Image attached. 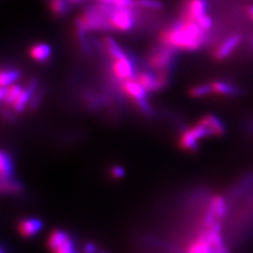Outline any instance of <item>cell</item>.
<instances>
[{
	"label": "cell",
	"mask_w": 253,
	"mask_h": 253,
	"mask_svg": "<svg viewBox=\"0 0 253 253\" xmlns=\"http://www.w3.org/2000/svg\"><path fill=\"white\" fill-rule=\"evenodd\" d=\"M208 31L196 21L181 18L167 27L160 35V42L176 50L197 51L208 42Z\"/></svg>",
	"instance_id": "1"
},
{
	"label": "cell",
	"mask_w": 253,
	"mask_h": 253,
	"mask_svg": "<svg viewBox=\"0 0 253 253\" xmlns=\"http://www.w3.org/2000/svg\"><path fill=\"white\" fill-rule=\"evenodd\" d=\"M76 27L84 31H109L114 30L109 17L100 13L92 5L75 20Z\"/></svg>",
	"instance_id": "2"
},
{
	"label": "cell",
	"mask_w": 253,
	"mask_h": 253,
	"mask_svg": "<svg viewBox=\"0 0 253 253\" xmlns=\"http://www.w3.org/2000/svg\"><path fill=\"white\" fill-rule=\"evenodd\" d=\"M176 49L170 46L162 44L155 47L147 57V62L150 68L159 73H167L172 68L175 62Z\"/></svg>",
	"instance_id": "3"
},
{
	"label": "cell",
	"mask_w": 253,
	"mask_h": 253,
	"mask_svg": "<svg viewBox=\"0 0 253 253\" xmlns=\"http://www.w3.org/2000/svg\"><path fill=\"white\" fill-rule=\"evenodd\" d=\"M136 17L135 8H118L115 6L109 20L114 30L126 32L135 26Z\"/></svg>",
	"instance_id": "4"
},
{
	"label": "cell",
	"mask_w": 253,
	"mask_h": 253,
	"mask_svg": "<svg viewBox=\"0 0 253 253\" xmlns=\"http://www.w3.org/2000/svg\"><path fill=\"white\" fill-rule=\"evenodd\" d=\"M167 73H153L150 72H142L138 73L136 80L147 92H158L162 90L167 84Z\"/></svg>",
	"instance_id": "5"
},
{
	"label": "cell",
	"mask_w": 253,
	"mask_h": 253,
	"mask_svg": "<svg viewBox=\"0 0 253 253\" xmlns=\"http://www.w3.org/2000/svg\"><path fill=\"white\" fill-rule=\"evenodd\" d=\"M242 42L240 34H233L228 37L214 52V56L218 61H223L234 54Z\"/></svg>",
	"instance_id": "6"
},
{
	"label": "cell",
	"mask_w": 253,
	"mask_h": 253,
	"mask_svg": "<svg viewBox=\"0 0 253 253\" xmlns=\"http://www.w3.org/2000/svg\"><path fill=\"white\" fill-rule=\"evenodd\" d=\"M208 8L206 0H189L184 5L181 18L197 21L207 14Z\"/></svg>",
	"instance_id": "7"
},
{
	"label": "cell",
	"mask_w": 253,
	"mask_h": 253,
	"mask_svg": "<svg viewBox=\"0 0 253 253\" xmlns=\"http://www.w3.org/2000/svg\"><path fill=\"white\" fill-rule=\"evenodd\" d=\"M113 73L120 82L133 79L135 76L133 63L127 56L123 59L114 60Z\"/></svg>",
	"instance_id": "8"
},
{
	"label": "cell",
	"mask_w": 253,
	"mask_h": 253,
	"mask_svg": "<svg viewBox=\"0 0 253 253\" xmlns=\"http://www.w3.org/2000/svg\"><path fill=\"white\" fill-rule=\"evenodd\" d=\"M120 87H121V90L123 91L126 96L135 100L136 102L146 99L147 91L145 90L137 80L129 79L126 81H122Z\"/></svg>",
	"instance_id": "9"
},
{
	"label": "cell",
	"mask_w": 253,
	"mask_h": 253,
	"mask_svg": "<svg viewBox=\"0 0 253 253\" xmlns=\"http://www.w3.org/2000/svg\"><path fill=\"white\" fill-rule=\"evenodd\" d=\"M37 85H38V82L36 79H31L26 88H24V90L22 92V94L20 95L18 100L15 101V103L13 104V109L16 113H22L25 108L27 107V103L32 100L34 94L36 92Z\"/></svg>",
	"instance_id": "10"
},
{
	"label": "cell",
	"mask_w": 253,
	"mask_h": 253,
	"mask_svg": "<svg viewBox=\"0 0 253 253\" xmlns=\"http://www.w3.org/2000/svg\"><path fill=\"white\" fill-rule=\"evenodd\" d=\"M212 84L214 93L223 97H239L242 95L243 90L234 84L227 81H215Z\"/></svg>",
	"instance_id": "11"
},
{
	"label": "cell",
	"mask_w": 253,
	"mask_h": 253,
	"mask_svg": "<svg viewBox=\"0 0 253 253\" xmlns=\"http://www.w3.org/2000/svg\"><path fill=\"white\" fill-rule=\"evenodd\" d=\"M43 227V222L39 218L23 219L19 223V232L25 237H32L36 235Z\"/></svg>",
	"instance_id": "12"
},
{
	"label": "cell",
	"mask_w": 253,
	"mask_h": 253,
	"mask_svg": "<svg viewBox=\"0 0 253 253\" xmlns=\"http://www.w3.org/2000/svg\"><path fill=\"white\" fill-rule=\"evenodd\" d=\"M29 54L37 62H46L52 55V48L45 43H39L31 47Z\"/></svg>",
	"instance_id": "13"
},
{
	"label": "cell",
	"mask_w": 253,
	"mask_h": 253,
	"mask_svg": "<svg viewBox=\"0 0 253 253\" xmlns=\"http://www.w3.org/2000/svg\"><path fill=\"white\" fill-rule=\"evenodd\" d=\"M0 174L1 181L9 180L13 175V163L9 154L2 150L0 156Z\"/></svg>",
	"instance_id": "14"
},
{
	"label": "cell",
	"mask_w": 253,
	"mask_h": 253,
	"mask_svg": "<svg viewBox=\"0 0 253 253\" xmlns=\"http://www.w3.org/2000/svg\"><path fill=\"white\" fill-rule=\"evenodd\" d=\"M103 43L106 52L114 60H119L126 57V53L121 49V47L118 45V42L112 37H105L103 39Z\"/></svg>",
	"instance_id": "15"
},
{
	"label": "cell",
	"mask_w": 253,
	"mask_h": 253,
	"mask_svg": "<svg viewBox=\"0 0 253 253\" xmlns=\"http://www.w3.org/2000/svg\"><path fill=\"white\" fill-rule=\"evenodd\" d=\"M204 120L207 122L209 127L212 129L215 136H224L226 133V126L222 119L217 115L209 114L204 117Z\"/></svg>",
	"instance_id": "16"
},
{
	"label": "cell",
	"mask_w": 253,
	"mask_h": 253,
	"mask_svg": "<svg viewBox=\"0 0 253 253\" xmlns=\"http://www.w3.org/2000/svg\"><path fill=\"white\" fill-rule=\"evenodd\" d=\"M181 148L184 150L195 152L199 149V140L191 133L190 129L183 132L180 137Z\"/></svg>",
	"instance_id": "17"
},
{
	"label": "cell",
	"mask_w": 253,
	"mask_h": 253,
	"mask_svg": "<svg viewBox=\"0 0 253 253\" xmlns=\"http://www.w3.org/2000/svg\"><path fill=\"white\" fill-rule=\"evenodd\" d=\"M72 5L68 0H51L50 9L54 16L61 17L69 12Z\"/></svg>",
	"instance_id": "18"
},
{
	"label": "cell",
	"mask_w": 253,
	"mask_h": 253,
	"mask_svg": "<svg viewBox=\"0 0 253 253\" xmlns=\"http://www.w3.org/2000/svg\"><path fill=\"white\" fill-rule=\"evenodd\" d=\"M69 237V235L62 230H54L48 239V247L54 252L56 248H58Z\"/></svg>",
	"instance_id": "19"
},
{
	"label": "cell",
	"mask_w": 253,
	"mask_h": 253,
	"mask_svg": "<svg viewBox=\"0 0 253 253\" xmlns=\"http://www.w3.org/2000/svg\"><path fill=\"white\" fill-rule=\"evenodd\" d=\"M20 77V72L14 69L2 70L0 75L1 86H10L14 82L17 81Z\"/></svg>",
	"instance_id": "20"
},
{
	"label": "cell",
	"mask_w": 253,
	"mask_h": 253,
	"mask_svg": "<svg viewBox=\"0 0 253 253\" xmlns=\"http://www.w3.org/2000/svg\"><path fill=\"white\" fill-rule=\"evenodd\" d=\"M212 93H214L212 84H200L190 89V97L192 98H204Z\"/></svg>",
	"instance_id": "21"
},
{
	"label": "cell",
	"mask_w": 253,
	"mask_h": 253,
	"mask_svg": "<svg viewBox=\"0 0 253 253\" xmlns=\"http://www.w3.org/2000/svg\"><path fill=\"white\" fill-rule=\"evenodd\" d=\"M212 248L213 246L209 244L206 240V238L203 235H201L198 241L190 246L188 253H210Z\"/></svg>",
	"instance_id": "22"
},
{
	"label": "cell",
	"mask_w": 253,
	"mask_h": 253,
	"mask_svg": "<svg viewBox=\"0 0 253 253\" xmlns=\"http://www.w3.org/2000/svg\"><path fill=\"white\" fill-rule=\"evenodd\" d=\"M213 207L215 208L217 217L219 218L225 217L228 212V207H227L226 200L222 196H216L211 201Z\"/></svg>",
	"instance_id": "23"
},
{
	"label": "cell",
	"mask_w": 253,
	"mask_h": 253,
	"mask_svg": "<svg viewBox=\"0 0 253 253\" xmlns=\"http://www.w3.org/2000/svg\"><path fill=\"white\" fill-rule=\"evenodd\" d=\"M24 90L23 86L20 84H12L9 86L8 89V94L7 97L5 99V103L9 106H13V104L15 103V101L18 100L20 95L22 94V92Z\"/></svg>",
	"instance_id": "24"
},
{
	"label": "cell",
	"mask_w": 253,
	"mask_h": 253,
	"mask_svg": "<svg viewBox=\"0 0 253 253\" xmlns=\"http://www.w3.org/2000/svg\"><path fill=\"white\" fill-rule=\"evenodd\" d=\"M135 7L141 9L161 10L163 9V4L160 0H135Z\"/></svg>",
	"instance_id": "25"
},
{
	"label": "cell",
	"mask_w": 253,
	"mask_h": 253,
	"mask_svg": "<svg viewBox=\"0 0 253 253\" xmlns=\"http://www.w3.org/2000/svg\"><path fill=\"white\" fill-rule=\"evenodd\" d=\"M1 190L8 193H17L23 190V187L20 183L11 178L9 180L1 181Z\"/></svg>",
	"instance_id": "26"
},
{
	"label": "cell",
	"mask_w": 253,
	"mask_h": 253,
	"mask_svg": "<svg viewBox=\"0 0 253 253\" xmlns=\"http://www.w3.org/2000/svg\"><path fill=\"white\" fill-rule=\"evenodd\" d=\"M54 253H74V243L71 237L54 250Z\"/></svg>",
	"instance_id": "27"
},
{
	"label": "cell",
	"mask_w": 253,
	"mask_h": 253,
	"mask_svg": "<svg viewBox=\"0 0 253 253\" xmlns=\"http://www.w3.org/2000/svg\"><path fill=\"white\" fill-rule=\"evenodd\" d=\"M197 23H198V25H199L200 27L203 29V30H205V31H209V29L212 27L213 26V21H212V18L208 15V14H206V15H204L203 17H201L199 20H197L196 21Z\"/></svg>",
	"instance_id": "28"
},
{
	"label": "cell",
	"mask_w": 253,
	"mask_h": 253,
	"mask_svg": "<svg viewBox=\"0 0 253 253\" xmlns=\"http://www.w3.org/2000/svg\"><path fill=\"white\" fill-rule=\"evenodd\" d=\"M114 5L118 8H135V0H115Z\"/></svg>",
	"instance_id": "29"
},
{
	"label": "cell",
	"mask_w": 253,
	"mask_h": 253,
	"mask_svg": "<svg viewBox=\"0 0 253 253\" xmlns=\"http://www.w3.org/2000/svg\"><path fill=\"white\" fill-rule=\"evenodd\" d=\"M111 174L114 178L116 179H120L125 175V170L123 167L119 166V165H116L114 167H112L111 169Z\"/></svg>",
	"instance_id": "30"
},
{
	"label": "cell",
	"mask_w": 253,
	"mask_h": 253,
	"mask_svg": "<svg viewBox=\"0 0 253 253\" xmlns=\"http://www.w3.org/2000/svg\"><path fill=\"white\" fill-rule=\"evenodd\" d=\"M136 103H137L138 107L141 109V111H142L143 113H145V114H146V115H149V114H151V106H150L149 102L147 101L146 99L140 100V101H138V102H136Z\"/></svg>",
	"instance_id": "31"
},
{
	"label": "cell",
	"mask_w": 253,
	"mask_h": 253,
	"mask_svg": "<svg viewBox=\"0 0 253 253\" xmlns=\"http://www.w3.org/2000/svg\"><path fill=\"white\" fill-rule=\"evenodd\" d=\"M97 247L96 245L93 243H86L84 247V253H97Z\"/></svg>",
	"instance_id": "32"
},
{
	"label": "cell",
	"mask_w": 253,
	"mask_h": 253,
	"mask_svg": "<svg viewBox=\"0 0 253 253\" xmlns=\"http://www.w3.org/2000/svg\"><path fill=\"white\" fill-rule=\"evenodd\" d=\"M210 253H231V252H230V250H228L225 247H222V248L213 247Z\"/></svg>",
	"instance_id": "33"
},
{
	"label": "cell",
	"mask_w": 253,
	"mask_h": 253,
	"mask_svg": "<svg viewBox=\"0 0 253 253\" xmlns=\"http://www.w3.org/2000/svg\"><path fill=\"white\" fill-rule=\"evenodd\" d=\"M8 89H9V86H1V89H0V100L2 102L5 101V99L7 97V94H8Z\"/></svg>",
	"instance_id": "34"
},
{
	"label": "cell",
	"mask_w": 253,
	"mask_h": 253,
	"mask_svg": "<svg viewBox=\"0 0 253 253\" xmlns=\"http://www.w3.org/2000/svg\"><path fill=\"white\" fill-rule=\"evenodd\" d=\"M247 11H248V15H249V17H250V19H251V20L253 22V6H249V7H248V9H247Z\"/></svg>",
	"instance_id": "35"
},
{
	"label": "cell",
	"mask_w": 253,
	"mask_h": 253,
	"mask_svg": "<svg viewBox=\"0 0 253 253\" xmlns=\"http://www.w3.org/2000/svg\"><path fill=\"white\" fill-rule=\"evenodd\" d=\"M68 1L73 5H77V4H81L83 2H84V0H68Z\"/></svg>",
	"instance_id": "36"
},
{
	"label": "cell",
	"mask_w": 253,
	"mask_h": 253,
	"mask_svg": "<svg viewBox=\"0 0 253 253\" xmlns=\"http://www.w3.org/2000/svg\"><path fill=\"white\" fill-rule=\"evenodd\" d=\"M100 2H105V3H110V4H114L115 0H99Z\"/></svg>",
	"instance_id": "37"
},
{
	"label": "cell",
	"mask_w": 253,
	"mask_h": 253,
	"mask_svg": "<svg viewBox=\"0 0 253 253\" xmlns=\"http://www.w3.org/2000/svg\"><path fill=\"white\" fill-rule=\"evenodd\" d=\"M250 47L253 50V36L252 37V39H251V41H250Z\"/></svg>",
	"instance_id": "38"
},
{
	"label": "cell",
	"mask_w": 253,
	"mask_h": 253,
	"mask_svg": "<svg viewBox=\"0 0 253 253\" xmlns=\"http://www.w3.org/2000/svg\"><path fill=\"white\" fill-rule=\"evenodd\" d=\"M99 253H105V252H103V251H100V252H99Z\"/></svg>",
	"instance_id": "39"
}]
</instances>
